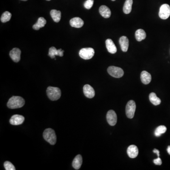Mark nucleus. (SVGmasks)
<instances>
[{
    "instance_id": "12",
    "label": "nucleus",
    "mask_w": 170,
    "mask_h": 170,
    "mask_svg": "<svg viewBox=\"0 0 170 170\" xmlns=\"http://www.w3.org/2000/svg\"><path fill=\"white\" fill-rule=\"evenodd\" d=\"M83 92L85 96L88 98H93L95 95L94 89L91 86L88 84L85 85L83 87Z\"/></svg>"
},
{
    "instance_id": "15",
    "label": "nucleus",
    "mask_w": 170,
    "mask_h": 170,
    "mask_svg": "<svg viewBox=\"0 0 170 170\" xmlns=\"http://www.w3.org/2000/svg\"><path fill=\"white\" fill-rule=\"evenodd\" d=\"M119 43L122 51L124 52H126L128 51L129 46V41L127 37L126 36H122L121 37L119 40Z\"/></svg>"
},
{
    "instance_id": "5",
    "label": "nucleus",
    "mask_w": 170,
    "mask_h": 170,
    "mask_svg": "<svg viewBox=\"0 0 170 170\" xmlns=\"http://www.w3.org/2000/svg\"><path fill=\"white\" fill-rule=\"evenodd\" d=\"M107 71L108 73L113 77L120 78L123 76L124 71L123 69L119 67L115 66H110L108 68Z\"/></svg>"
},
{
    "instance_id": "3",
    "label": "nucleus",
    "mask_w": 170,
    "mask_h": 170,
    "mask_svg": "<svg viewBox=\"0 0 170 170\" xmlns=\"http://www.w3.org/2000/svg\"><path fill=\"white\" fill-rule=\"evenodd\" d=\"M47 95L48 98L52 101H56L59 99L61 96L60 89L56 87L49 86L46 90Z\"/></svg>"
},
{
    "instance_id": "13",
    "label": "nucleus",
    "mask_w": 170,
    "mask_h": 170,
    "mask_svg": "<svg viewBox=\"0 0 170 170\" xmlns=\"http://www.w3.org/2000/svg\"><path fill=\"white\" fill-rule=\"evenodd\" d=\"M129 156L131 158H136L139 154V149L136 146L132 145L128 147L127 150Z\"/></svg>"
},
{
    "instance_id": "28",
    "label": "nucleus",
    "mask_w": 170,
    "mask_h": 170,
    "mask_svg": "<svg viewBox=\"0 0 170 170\" xmlns=\"http://www.w3.org/2000/svg\"><path fill=\"white\" fill-rule=\"evenodd\" d=\"M94 4V0H86L84 3V7L86 9H90Z\"/></svg>"
},
{
    "instance_id": "16",
    "label": "nucleus",
    "mask_w": 170,
    "mask_h": 170,
    "mask_svg": "<svg viewBox=\"0 0 170 170\" xmlns=\"http://www.w3.org/2000/svg\"><path fill=\"white\" fill-rule=\"evenodd\" d=\"M106 48L107 49L108 52L111 54H115L117 52V48L114 44L112 40L111 39H107L105 41Z\"/></svg>"
},
{
    "instance_id": "19",
    "label": "nucleus",
    "mask_w": 170,
    "mask_h": 170,
    "mask_svg": "<svg viewBox=\"0 0 170 170\" xmlns=\"http://www.w3.org/2000/svg\"><path fill=\"white\" fill-rule=\"evenodd\" d=\"M82 164V157L80 154H78L75 157L72 162V166L75 170H79Z\"/></svg>"
},
{
    "instance_id": "18",
    "label": "nucleus",
    "mask_w": 170,
    "mask_h": 170,
    "mask_svg": "<svg viewBox=\"0 0 170 170\" xmlns=\"http://www.w3.org/2000/svg\"><path fill=\"white\" fill-rule=\"evenodd\" d=\"M99 11L101 16L105 18H109L111 15V12L110 9L105 5L101 6L99 8Z\"/></svg>"
},
{
    "instance_id": "1",
    "label": "nucleus",
    "mask_w": 170,
    "mask_h": 170,
    "mask_svg": "<svg viewBox=\"0 0 170 170\" xmlns=\"http://www.w3.org/2000/svg\"><path fill=\"white\" fill-rule=\"evenodd\" d=\"M25 100L19 96L12 97L7 103V106L10 109L21 108L25 105Z\"/></svg>"
},
{
    "instance_id": "14",
    "label": "nucleus",
    "mask_w": 170,
    "mask_h": 170,
    "mask_svg": "<svg viewBox=\"0 0 170 170\" xmlns=\"http://www.w3.org/2000/svg\"><path fill=\"white\" fill-rule=\"evenodd\" d=\"M71 26L73 28H80L84 25V21L79 17H75L69 21Z\"/></svg>"
},
{
    "instance_id": "9",
    "label": "nucleus",
    "mask_w": 170,
    "mask_h": 170,
    "mask_svg": "<svg viewBox=\"0 0 170 170\" xmlns=\"http://www.w3.org/2000/svg\"><path fill=\"white\" fill-rule=\"evenodd\" d=\"M25 118L22 115L15 114L11 117L10 120V123L13 125H19L22 124Z\"/></svg>"
},
{
    "instance_id": "31",
    "label": "nucleus",
    "mask_w": 170,
    "mask_h": 170,
    "mask_svg": "<svg viewBox=\"0 0 170 170\" xmlns=\"http://www.w3.org/2000/svg\"><path fill=\"white\" fill-rule=\"evenodd\" d=\"M167 150V152L168 153V154L170 155V146H169L168 147Z\"/></svg>"
},
{
    "instance_id": "4",
    "label": "nucleus",
    "mask_w": 170,
    "mask_h": 170,
    "mask_svg": "<svg viewBox=\"0 0 170 170\" xmlns=\"http://www.w3.org/2000/svg\"><path fill=\"white\" fill-rule=\"evenodd\" d=\"M136 105L133 100H130L126 106V114L127 117L130 119L133 118L136 111Z\"/></svg>"
},
{
    "instance_id": "29",
    "label": "nucleus",
    "mask_w": 170,
    "mask_h": 170,
    "mask_svg": "<svg viewBox=\"0 0 170 170\" xmlns=\"http://www.w3.org/2000/svg\"><path fill=\"white\" fill-rule=\"evenodd\" d=\"M153 162L156 165H161L162 164V160L159 157H157V158L155 159L154 160Z\"/></svg>"
},
{
    "instance_id": "33",
    "label": "nucleus",
    "mask_w": 170,
    "mask_h": 170,
    "mask_svg": "<svg viewBox=\"0 0 170 170\" xmlns=\"http://www.w3.org/2000/svg\"><path fill=\"white\" fill-rule=\"evenodd\" d=\"M112 1H115V0H112Z\"/></svg>"
},
{
    "instance_id": "34",
    "label": "nucleus",
    "mask_w": 170,
    "mask_h": 170,
    "mask_svg": "<svg viewBox=\"0 0 170 170\" xmlns=\"http://www.w3.org/2000/svg\"><path fill=\"white\" fill-rule=\"evenodd\" d=\"M46 1H51V0H46Z\"/></svg>"
},
{
    "instance_id": "17",
    "label": "nucleus",
    "mask_w": 170,
    "mask_h": 170,
    "mask_svg": "<svg viewBox=\"0 0 170 170\" xmlns=\"http://www.w3.org/2000/svg\"><path fill=\"white\" fill-rule=\"evenodd\" d=\"M140 79L143 84L148 85L150 83L152 77L149 73L146 71H143L140 75Z\"/></svg>"
},
{
    "instance_id": "8",
    "label": "nucleus",
    "mask_w": 170,
    "mask_h": 170,
    "mask_svg": "<svg viewBox=\"0 0 170 170\" xmlns=\"http://www.w3.org/2000/svg\"><path fill=\"white\" fill-rule=\"evenodd\" d=\"M106 119L108 123L111 126H114L117 123V115L114 110L109 111L106 115Z\"/></svg>"
},
{
    "instance_id": "24",
    "label": "nucleus",
    "mask_w": 170,
    "mask_h": 170,
    "mask_svg": "<svg viewBox=\"0 0 170 170\" xmlns=\"http://www.w3.org/2000/svg\"><path fill=\"white\" fill-rule=\"evenodd\" d=\"M149 98L150 102L154 105H158L161 103V99L156 96V95L154 93L152 92L150 93L149 95Z\"/></svg>"
},
{
    "instance_id": "21",
    "label": "nucleus",
    "mask_w": 170,
    "mask_h": 170,
    "mask_svg": "<svg viewBox=\"0 0 170 170\" xmlns=\"http://www.w3.org/2000/svg\"><path fill=\"white\" fill-rule=\"evenodd\" d=\"M146 33L143 29H139L137 30L135 33V37L137 41L140 42L143 40L145 39L146 37Z\"/></svg>"
},
{
    "instance_id": "2",
    "label": "nucleus",
    "mask_w": 170,
    "mask_h": 170,
    "mask_svg": "<svg viewBox=\"0 0 170 170\" xmlns=\"http://www.w3.org/2000/svg\"><path fill=\"white\" fill-rule=\"evenodd\" d=\"M43 137L45 140L52 145H54L56 144V136L55 131L52 129H46L45 130L43 133Z\"/></svg>"
},
{
    "instance_id": "7",
    "label": "nucleus",
    "mask_w": 170,
    "mask_h": 170,
    "mask_svg": "<svg viewBox=\"0 0 170 170\" xmlns=\"http://www.w3.org/2000/svg\"><path fill=\"white\" fill-rule=\"evenodd\" d=\"M170 16V6L167 4H163L160 8L159 16L162 20H166Z\"/></svg>"
},
{
    "instance_id": "26",
    "label": "nucleus",
    "mask_w": 170,
    "mask_h": 170,
    "mask_svg": "<svg viewBox=\"0 0 170 170\" xmlns=\"http://www.w3.org/2000/svg\"><path fill=\"white\" fill-rule=\"evenodd\" d=\"M11 17H12V14L10 12H4L1 15V21L3 23L7 22L10 20Z\"/></svg>"
},
{
    "instance_id": "27",
    "label": "nucleus",
    "mask_w": 170,
    "mask_h": 170,
    "mask_svg": "<svg viewBox=\"0 0 170 170\" xmlns=\"http://www.w3.org/2000/svg\"><path fill=\"white\" fill-rule=\"evenodd\" d=\"M4 166L5 169L6 170H16L15 166L13 165H12V163L9 161H6L4 163Z\"/></svg>"
},
{
    "instance_id": "22",
    "label": "nucleus",
    "mask_w": 170,
    "mask_h": 170,
    "mask_svg": "<svg viewBox=\"0 0 170 170\" xmlns=\"http://www.w3.org/2000/svg\"><path fill=\"white\" fill-rule=\"evenodd\" d=\"M50 14L52 20L55 22H59L61 18V12L56 10H52L50 12Z\"/></svg>"
},
{
    "instance_id": "20",
    "label": "nucleus",
    "mask_w": 170,
    "mask_h": 170,
    "mask_svg": "<svg viewBox=\"0 0 170 170\" xmlns=\"http://www.w3.org/2000/svg\"><path fill=\"white\" fill-rule=\"evenodd\" d=\"M46 23V19L44 18L43 17H40L39 18H38L37 22L33 25V29L35 30H39L40 28L45 27Z\"/></svg>"
},
{
    "instance_id": "32",
    "label": "nucleus",
    "mask_w": 170,
    "mask_h": 170,
    "mask_svg": "<svg viewBox=\"0 0 170 170\" xmlns=\"http://www.w3.org/2000/svg\"><path fill=\"white\" fill-rule=\"evenodd\" d=\"M21 1H28V0H21Z\"/></svg>"
},
{
    "instance_id": "23",
    "label": "nucleus",
    "mask_w": 170,
    "mask_h": 170,
    "mask_svg": "<svg viewBox=\"0 0 170 170\" xmlns=\"http://www.w3.org/2000/svg\"><path fill=\"white\" fill-rule=\"evenodd\" d=\"M133 0H126L123 6V11L124 13L126 14H129L132 10Z\"/></svg>"
},
{
    "instance_id": "10",
    "label": "nucleus",
    "mask_w": 170,
    "mask_h": 170,
    "mask_svg": "<svg viewBox=\"0 0 170 170\" xmlns=\"http://www.w3.org/2000/svg\"><path fill=\"white\" fill-rule=\"evenodd\" d=\"M21 53V50L20 49L14 48L12 49L10 52V56L14 62L18 63L20 60Z\"/></svg>"
},
{
    "instance_id": "25",
    "label": "nucleus",
    "mask_w": 170,
    "mask_h": 170,
    "mask_svg": "<svg viewBox=\"0 0 170 170\" xmlns=\"http://www.w3.org/2000/svg\"><path fill=\"white\" fill-rule=\"evenodd\" d=\"M167 128L164 125L159 126L154 131V135L156 137H160L163 134L165 133L166 132Z\"/></svg>"
},
{
    "instance_id": "6",
    "label": "nucleus",
    "mask_w": 170,
    "mask_h": 170,
    "mask_svg": "<svg viewBox=\"0 0 170 170\" xmlns=\"http://www.w3.org/2000/svg\"><path fill=\"white\" fill-rule=\"evenodd\" d=\"M95 51L92 48H86L81 49L79 52L80 56L84 60L91 59L94 55Z\"/></svg>"
},
{
    "instance_id": "30",
    "label": "nucleus",
    "mask_w": 170,
    "mask_h": 170,
    "mask_svg": "<svg viewBox=\"0 0 170 170\" xmlns=\"http://www.w3.org/2000/svg\"><path fill=\"white\" fill-rule=\"evenodd\" d=\"M153 152H154V153H156V154H157V156H158V157H159L160 152L158 150H157V149H154V150H153Z\"/></svg>"
},
{
    "instance_id": "11",
    "label": "nucleus",
    "mask_w": 170,
    "mask_h": 170,
    "mask_svg": "<svg viewBox=\"0 0 170 170\" xmlns=\"http://www.w3.org/2000/svg\"><path fill=\"white\" fill-rule=\"evenodd\" d=\"M64 50H62V49H56L55 47H51L49 50L48 55L51 58H54L55 56H59L62 57L63 56V52Z\"/></svg>"
}]
</instances>
